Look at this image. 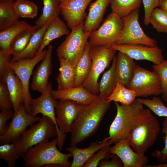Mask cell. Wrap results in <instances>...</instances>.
I'll use <instances>...</instances> for the list:
<instances>
[{"label":"cell","mask_w":167,"mask_h":167,"mask_svg":"<svg viewBox=\"0 0 167 167\" xmlns=\"http://www.w3.org/2000/svg\"><path fill=\"white\" fill-rule=\"evenodd\" d=\"M91 46L88 41L84 53L75 67V78L74 87L82 86L90 73L92 65L89 55Z\"/></svg>","instance_id":"obj_27"},{"label":"cell","mask_w":167,"mask_h":167,"mask_svg":"<svg viewBox=\"0 0 167 167\" xmlns=\"http://www.w3.org/2000/svg\"><path fill=\"white\" fill-rule=\"evenodd\" d=\"M161 132L164 134L163 137L164 148L161 150H155L151 155L159 163H167V117L165 118L163 122Z\"/></svg>","instance_id":"obj_40"},{"label":"cell","mask_w":167,"mask_h":167,"mask_svg":"<svg viewBox=\"0 0 167 167\" xmlns=\"http://www.w3.org/2000/svg\"><path fill=\"white\" fill-rule=\"evenodd\" d=\"M136 99L158 117H167V107L159 97L154 96L151 99L143 98Z\"/></svg>","instance_id":"obj_37"},{"label":"cell","mask_w":167,"mask_h":167,"mask_svg":"<svg viewBox=\"0 0 167 167\" xmlns=\"http://www.w3.org/2000/svg\"><path fill=\"white\" fill-rule=\"evenodd\" d=\"M15 0H0V1H11L14 2Z\"/></svg>","instance_id":"obj_48"},{"label":"cell","mask_w":167,"mask_h":167,"mask_svg":"<svg viewBox=\"0 0 167 167\" xmlns=\"http://www.w3.org/2000/svg\"><path fill=\"white\" fill-rule=\"evenodd\" d=\"M111 0H96L90 5L88 12L84 22V30L88 32L96 29L103 20Z\"/></svg>","instance_id":"obj_20"},{"label":"cell","mask_w":167,"mask_h":167,"mask_svg":"<svg viewBox=\"0 0 167 167\" xmlns=\"http://www.w3.org/2000/svg\"><path fill=\"white\" fill-rule=\"evenodd\" d=\"M30 26L25 20H19L8 28L0 31V49L7 50L13 39Z\"/></svg>","instance_id":"obj_28"},{"label":"cell","mask_w":167,"mask_h":167,"mask_svg":"<svg viewBox=\"0 0 167 167\" xmlns=\"http://www.w3.org/2000/svg\"><path fill=\"white\" fill-rule=\"evenodd\" d=\"M60 63L59 72L56 77L57 90L66 89L74 87L75 78V67L66 60L58 59Z\"/></svg>","instance_id":"obj_25"},{"label":"cell","mask_w":167,"mask_h":167,"mask_svg":"<svg viewBox=\"0 0 167 167\" xmlns=\"http://www.w3.org/2000/svg\"><path fill=\"white\" fill-rule=\"evenodd\" d=\"M92 0H66L60 3V14L71 29L86 19V9Z\"/></svg>","instance_id":"obj_15"},{"label":"cell","mask_w":167,"mask_h":167,"mask_svg":"<svg viewBox=\"0 0 167 167\" xmlns=\"http://www.w3.org/2000/svg\"><path fill=\"white\" fill-rule=\"evenodd\" d=\"M11 55L8 50L0 49V79L8 67L7 64L10 61Z\"/></svg>","instance_id":"obj_44"},{"label":"cell","mask_w":167,"mask_h":167,"mask_svg":"<svg viewBox=\"0 0 167 167\" xmlns=\"http://www.w3.org/2000/svg\"><path fill=\"white\" fill-rule=\"evenodd\" d=\"M51 94L56 100H70L83 105L90 104L99 97L98 95H93L88 92L82 86L61 90L52 89Z\"/></svg>","instance_id":"obj_19"},{"label":"cell","mask_w":167,"mask_h":167,"mask_svg":"<svg viewBox=\"0 0 167 167\" xmlns=\"http://www.w3.org/2000/svg\"><path fill=\"white\" fill-rule=\"evenodd\" d=\"M0 80L6 84L13 105V109L16 111L23 103L24 88L22 84L14 71L8 67L4 71Z\"/></svg>","instance_id":"obj_18"},{"label":"cell","mask_w":167,"mask_h":167,"mask_svg":"<svg viewBox=\"0 0 167 167\" xmlns=\"http://www.w3.org/2000/svg\"><path fill=\"white\" fill-rule=\"evenodd\" d=\"M53 47L49 45L45 55L35 70L30 88L32 90L42 93L48 84L52 67V53Z\"/></svg>","instance_id":"obj_17"},{"label":"cell","mask_w":167,"mask_h":167,"mask_svg":"<svg viewBox=\"0 0 167 167\" xmlns=\"http://www.w3.org/2000/svg\"><path fill=\"white\" fill-rule=\"evenodd\" d=\"M158 7L167 12V0H160Z\"/></svg>","instance_id":"obj_46"},{"label":"cell","mask_w":167,"mask_h":167,"mask_svg":"<svg viewBox=\"0 0 167 167\" xmlns=\"http://www.w3.org/2000/svg\"><path fill=\"white\" fill-rule=\"evenodd\" d=\"M13 105L10 96L6 83L0 80V109L10 110Z\"/></svg>","instance_id":"obj_41"},{"label":"cell","mask_w":167,"mask_h":167,"mask_svg":"<svg viewBox=\"0 0 167 167\" xmlns=\"http://www.w3.org/2000/svg\"><path fill=\"white\" fill-rule=\"evenodd\" d=\"M1 144L0 159L6 162L8 167H15L17 160L21 157L15 144L13 142Z\"/></svg>","instance_id":"obj_36"},{"label":"cell","mask_w":167,"mask_h":167,"mask_svg":"<svg viewBox=\"0 0 167 167\" xmlns=\"http://www.w3.org/2000/svg\"><path fill=\"white\" fill-rule=\"evenodd\" d=\"M142 2V0H111L112 12L123 18L133 11L139 9Z\"/></svg>","instance_id":"obj_33"},{"label":"cell","mask_w":167,"mask_h":167,"mask_svg":"<svg viewBox=\"0 0 167 167\" xmlns=\"http://www.w3.org/2000/svg\"><path fill=\"white\" fill-rule=\"evenodd\" d=\"M160 0H142L144 9V15L143 23L145 25L149 24L150 15L153 10L158 6Z\"/></svg>","instance_id":"obj_42"},{"label":"cell","mask_w":167,"mask_h":167,"mask_svg":"<svg viewBox=\"0 0 167 167\" xmlns=\"http://www.w3.org/2000/svg\"><path fill=\"white\" fill-rule=\"evenodd\" d=\"M139 9L135 10L122 18L123 28L121 37L116 44L157 46L156 41L148 37L142 29L139 21Z\"/></svg>","instance_id":"obj_10"},{"label":"cell","mask_w":167,"mask_h":167,"mask_svg":"<svg viewBox=\"0 0 167 167\" xmlns=\"http://www.w3.org/2000/svg\"><path fill=\"white\" fill-rule=\"evenodd\" d=\"M110 102L107 98L99 96L92 103L83 105L71 126V146L76 145L96 132L110 107Z\"/></svg>","instance_id":"obj_1"},{"label":"cell","mask_w":167,"mask_h":167,"mask_svg":"<svg viewBox=\"0 0 167 167\" xmlns=\"http://www.w3.org/2000/svg\"><path fill=\"white\" fill-rule=\"evenodd\" d=\"M37 29L38 27L36 25H30L19 34L12 41L7 49L10 54L14 55L22 52Z\"/></svg>","instance_id":"obj_30"},{"label":"cell","mask_w":167,"mask_h":167,"mask_svg":"<svg viewBox=\"0 0 167 167\" xmlns=\"http://www.w3.org/2000/svg\"><path fill=\"white\" fill-rule=\"evenodd\" d=\"M110 161L107 160L101 161L99 163L98 166L100 167H122L123 163L120 158L116 155L113 154Z\"/></svg>","instance_id":"obj_45"},{"label":"cell","mask_w":167,"mask_h":167,"mask_svg":"<svg viewBox=\"0 0 167 167\" xmlns=\"http://www.w3.org/2000/svg\"><path fill=\"white\" fill-rule=\"evenodd\" d=\"M111 49L124 53L137 60H145L158 64L164 60L161 49L158 46L142 45L117 44L108 46Z\"/></svg>","instance_id":"obj_13"},{"label":"cell","mask_w":167,"mask_h":167,"mask_svg":"<svg viewBox=\"0 0 167 167\" xmlns=\"http://www.w3.org/2000/svg\"><path fill=\"white\" fill-rule=\"evenodd\" d=\"M59 2L60 3H61V2H64V1H65L66 0H58Z\"/></svg>","instance_id":"obj_49"},{"label":"cell","mask_w":167,"mask_h":167,"mask_svg":"<svg viewBox=\"0 0 167 167\" xmlns=\"http://www.w3.org/2000/svg\"><path fill=\"white\" fill-rule=\"evenodd\" d=\"M30 126L28 129L12 142L15 144L21 157L30 147L57 136L58 132L55 124L46 116L42 115L36 123Z\"/></svg>","instance_id":"obj_5"},{"label":"cell","mask_w":167,"mask_h":167,"mask_svg":"<svg viewBox=\"0 0 167 167\" xmlns=\"http://www.w3.org/2000/svg\"><path fill=\"white\" fill-rule=\"evenodd\" d=\"M110 144L104 146L94 154L85 163L84 167H96L99 163L103 160L111 158L113 154L110 152Z\"/></svg>","instance_id":"obj_38"},{"label":"cell","mask_w":167,"mask_h":167,"mask_svg":"<svg viewBox=\"0 0 167 167\" xmlns=\"http://www.w3.org/2000/svg\"><path fill=\"white\" fill-rule=\"evenodd\" d=\"M149 23L157 32L167 33V12L159 7L154 8L150 15Z\"/></svg>","instance_id":"obj_35"},{"label":"cell","mask_w":167,"mask_h":167,"mask_svg":"<svg viewBox=\"0 0 167 167\" xmlns=\"http://www.w3.org/2000/svg\"><path fill=\"white\" fill-rule=\"evenodd\" d=\"M147 167H167V163H159L155 165H148Z\"/></svg>","instance_id":"obj_47"},{"label":"cell","mask_w":167,"mask_h":167,"mask_svg":"<svg viewBox=\"0 0 167 167\" xmlns=\"http://www.w3.org/2000/svg\"><path fill=\"white\" fill-rule=\"evenodd\" d=\"M84 21L71 29L56 50L58 58H62L76 67L84 52L91 32L84 30Z\"/></svg>","instance_id":"obj_7"},{"label":"cell","mask_w":167,"mask_h":167,"mask_svg":"<svg viewBox=\"0 0 167 167\" xmlns=\"http://www.w3.org/2000/svg\"><path fill=\"white\" fill-rule=\"evenodd\" d=\"M117 58L115 55L110 68L103 75L99 83V94L100 97L107 98L115 89L118 82L116 67Z\"/></svg>","instance_id":"obj_26"},{"label":"cell","mask_w":167,"mask_h":167,"mask_svg":"<svg viewBox=\"0 0 167 167\" xmlns=\"http://www.w3.org/2000/svg\"><path fill=\"white\" fill-rule=\"evenodd\" d=\"M83 105L70 100L58 101L55 107L56 119L62 133L70 132L72 124Z\"/></svg>","instance_id":"obj_14"},{"label":"cell","mask_w":167,"mask_h":167,"mask_svg":"<svg viewBox=\"0 0 167 167\" xmlns=\"http://www.w3.org/2000/svg\"><path fill=\"white\" fill-rule=\"evenodd\" d=\"M114 102L117 114L109 126V137L103 140L110 145L122 139L127 140L135 125L148 110L136 99L128 105Z\"/></svg>","instance_id":"obj_3"},{"label":"cell","mask_w":167,"mask_h":167,"mask_svg":"<svg viewBox=\"0 0 167 167\" xmlns=\"http://www.w3.org/2000/svg\"><path fill=\"white\" fill-rule=\"evenodd\" d=\"M160 131L158 120L148 109L133 127L127 140L134 151L145 154L156 141Z\"/></svg>","instance_id":"obj_4"},{"label":"cell","mask_w":167,"mask_h":167,"mask_svg":"<svg viewBox=\"0 0 167 167\" xmlns=\"http://www.w3.org/2000/svg\"><path fill=\"white\" fill-rule=\"evenodd\" d=\"M153 71L158 75L161 82L162 89L161 97L165 101H167V60H164L159 64L152 66Z\"/></svg>","instance_id":"obj_39"},{"label":"cell","mask_w":167,"mask_h":167,"mask_svg":"<svg viewBox=\"0 0 167 167\" xmlns=\"http://www.w3.org/2000/svg\"><path fill=\"white\" fill-rule=\"evenodd\" d=\"M68 26L59 17L51 20L49 23L43 37L41 46L36 55L40 54L45 48L49 45L54 39L64 35H67L70 32Z\"/></svg>","instance_id":"obj_23"},{"label":"cell","mask_w":167,"mask_h":167,"mask_svg":"<svg viewBox=\"0 0 167 167\" xmlns=\"http://www.w3.org/2000/svg\"><path fill=\"white\" fill-rule=\"evenodd\" d=\"M123 26L122 18L111 12L100 27L91 32L88 42L91 46L115 44L121 37Z\"/></svg>","instance_id":"obj_9"},{"label":"cell","mask_w":167,"mask_h":167,"mask_svg":"<svg viewBox=\"0 0 167 167\" xmlns=\"http://www.w3.org/2000/svg\"><path fill=\"white\" fill-rule=\"evenodd\" d=\"M13 9L20 18L32 19L37 15L38 7L34 2L28 0H15L12 3Z\"/></svg>","instance_id":"obj_34"},{"label":"cell","mask_w":167,"mask_h":167,"mask_svg":"<svg viewBox=\"0 0 167 167\" xmlns=\"http://www.w3.org/2000/svg\"><path fill=\"white\" fill-rule=\"evenodd\" d=\"M13 2L0 1V31L13 25L19 20L20 17L15 12Z\"/></svg>","instance_id":"obj_31"},{"label":"cell","mask_w":167,"mask_h":167,"mask_svg":"<svg viewBox=\"0 0 167 167\" xmlns=\"http://www.w3.org/2000/svg\"><path fill=\"white\" fill-rule=\"evenodd\" d=\"M14 113L13 109H3L0 112V135L4 134L6 131L8 126L7 121L12 118Z\"/></svg>","instance_id":"obj_43"},{"label":"cell","mask_w":167,"mask_h":167,"mask_svg":"<svg viewBox=\"0 0 167 167\" xmlns=\"http://www.w3.org/2000/svg\"><path fill=\"white\" fill-rule=\"evenodd\" d=\"M50 21L48 22L36 30L32 36L25 49L19 54L13 55L10 62H14L24 59L32 58L35 56L40 48L44 34Z\"/></svg>","instance_id":"obj_24"},{"label":"cell","mask_w":167,"mask_h":167,"mask_svg":"<svg viewBox=\"0 0 167 167\" xmlns=\"http://www.w3.org/2000/svg\"><path fill=\"white\" fill-rule=\"evenodd\" d=\"M127 88L134 91L137 97L156 96L162 93L161 82L158 74L136 64L133 77Z\"/></svg>","instance_id":"obj_8"},{"label":"cell","mask_w":167,"mask_h":167,"mask_svg":"<svg viewBox=\"0 0 167 167\" xmlns=\"http://www.w3.org/2000/svg\"><path fill=\"white\" fill-rule=\"evenodd\" d=\"M43 7L40 16L35 21L39 29L47 22L58 17L61 10L58 0H42Z\"/></svg>","instance_id":"obj_29"},{"label":"cell","mask_w":167,"mask_h":167,"mask_svg":"<svg viewBox=\"0 0 167 167\" xmlns=\"http://www.w3.org/2000/svg\"><path fill=\"white\" fill-rule=\"evenodd\" d=\"M116 51L109 48L107 45L91 46L89 51L92 61L91 69L82 86L91 94L98 95L99 77L105 70L108 67L115 56Z\"/></svg>","instance_id":"obj_6"},{"label":"cell","mask_w":167,"mask_h":167,"mask_svg":"<svg viewBox=\"0 0 167 167\" xmlns=\"http://www.w3.org/2000/svg\"><path fill=\"white\" fill-rule=\"evenodd\" d=\"M108 144H110L106 141L103 140L99 142H92L86 148H79L76 145L66 148V149L71 154L73 157L72 161L70 167H83L85 162L96 152Z\"/></svg>","instance_id":"obj_21"},{"label":"cell","mask_w":167,"mask_h":167,"mask_svg":"<svg viewBox=\"0 0 167 167\" xmlns=\"http://www.w3.org/2000/svg\"><path fill=\"white\" fill-rule=\"evenodd\" d=\"M110 152L120 158L123 167H147L148 165L147 156L134 151L127 139H121L115 144L111 147Z\"/></svg>","instance_id":"obj_16"},{"label":"cell","mask_w":167,"mask_h":167,"mask_svg":"<svg viewBox=\"0 0 167 167\" xmlns=\"http://www.w3.org/2000/svg\"><path fill=\"white\" fill-rule=\"evenodd\" d=\"M41 117L27 112L22 103L14 115L5 132L0 135L1 144L12 143L18 139L29 126L36 122Z\"/></svg>","instance_id":"obj_12"},{"label":"cell","mask_w":167,"mask_h":167,"mask_svg":"<svg viewBox=\"0 0 167 167\" xmlns=\"http://www.w3.org/2000/svg\"></svg>","instance_id":"obj_50"},{"label":"cell","mask_w":167,"mask_h":167,"mask_svg":"<svg viewBox=\"0 0 167 167\" xmlns=\"http://www.w3.org/2000/svg\"><path fill=\"white\" fill-rule=\"evenodd\" d=\"M46 50L32 58L20 60L14 62H9L8 67L11 68L21 81L24 88L23 104L26 111L30 113V103L32 100L29 90L31 76L35 66L44 58Z\"/></svg>","instance_id":"obj_11"},{"label":"cell","mask_w":167,"mask_h":167,"mask_svg":"<svg viewBox=\"0 0 167 167\" xmlns=\"http://www.w3.org/2000/svg\"><path fill=\"white\" fill-rule=\"evenodd\" d=\"M116 71L118 82L127 87L133 77L135 63L134 59L119 51L117 56Z\"/></svg>","instance_id":"obj_22"},{"label":"cell","mask_w":167,"mask_h":167,"mask_svg":"<svg viewBox=\"0 0 167 167\" xmlns=\"http://www.w3.org/2000/svg\"><path fill=\"white\" fill-rule=\"evenodd\" d=\"M137 97L134 91L118 82L115 89L107 100L110 102L114 101L128 105L134 102Z\"/></svg>","instance_id":"obj_32"},{"label":"cell","mask_w":167,"mask_h":167,"mask_svg":"<svg viewBox=\"0 0 167 167\" xmlns=\"http://www.w3.org/2000/svg\"><path fill=\"white\" fill-rule=\"evenodd\" d=\"M57 137L51 140H46L29 148L23 158L26 167H70L69 161L72 156L69 153L61 152L57 148Z\"/></svg>","instance_id":"obj_2"}]
</instances>
